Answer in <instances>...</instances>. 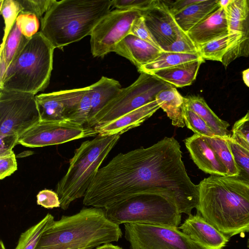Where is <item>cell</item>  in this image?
I'll return each mask as SVG.
<instances>
[{"mask_svg": "<svg viewBox=\"0 0 249 249\" xmlns=\"http://www.w3.org/2000/svg\"><path fill=\"white\" fill-rule=\"evenodd\" d=\"M145 193L172 198L180 213L198 209L199 186L186 170L179 142L164 137L152 145L120 153L100 168L83 198L86 206L105 209L130 196Z\"/></svg>", "mask_w": 249, "mask_h": 249, "instance_id": "obj_1", "label": "cell"}, {"mask_svg": "<svg viewBox=\"0 0 249 249\" xmlns=\"http://www.w3.org/2000/svg\"><path fill=\"white\" fill-rule=\"evenodd\" d=\"M197 213L229 237L249 232V185L231 176L211 175L198 184Z\"/></svg>", "mask_w": 249, "mask_h": 249, "instance_id": "obj_2", "label": "cell"}, {"mask_svg": "<svg viewBox=\"0 0 249 249\" xmlns=\"http://www.w3.org/2000/svg\"><path fill=\"white\" fill-rule=\"evenodd\" d=\"M122 235L119 225L107 218L104 209L92 207L54 220L36 249H93L117 242Z\"/></svg>", "mask_w": 249, "mask_h": 249, "instance_id": "obj_3", "label": "cell"}, {"mask_svg": "<svg viewBox=\"0 0 249 249\" xmlns=\"http://www.w3.org/2000/svg\"><path fill=\"white\" fill-rule=\"evenodd\" d=\"M111 7V0H55L40 20V32L54 49H62L90 36Z\"/></svg>", "mask_w": 249, "mask_h": 249, "instance_id": "obj_4", "label": "cell"}, {"mask_svg": "<svg viewBox=\"0 0 249 249\" xmlns=\"http://www.w3.org/2000/svg\"><path fill=\"white\" fill-rule=\"evenodd\" d=\"M54 48L39 31L7 67L0 89L36 95L49 84Z\"/></svg>", "mask_w": 249, "mask_h": 249, "instance_id": "obj_5", "label": "cell"}, {"mask_svg": "<svg viewBox=\"0 0 249 249\" xmlns=\"http://www.w3.org/2000/svg\"><path fill=\"white\" fill-rule=\"evenodd\" d=\"M120 136L97 135L91 140L84 142L75 149L66 174L56 185L55 192L61 209L66 210L72 201L84 196L102 162Z\"/></svg>", "mask_w": 249, "mask_h": 249, "instance_id": "obj_6", "label": "cell"}, {"mask_svg": "<svg viewBox=\"0 0 249 249\" xmlns=\"http://www.w3.org/2000/svg\"><path fill=\"white\" fill-rule=\"evenodd\" d=\"M107 218L117 225L135 223L178 228L179 213L175 200L164 195H134L104 209Z\"/></svg>", "mask_w": 249, "mask_h": 249, "instance_id": "obj_7", "label": "cell"}, {"mask_svg": "<svg viewBox=\"0 0 249 249\" xmlns=\"http://www.w3.org/2000/svg\"><path fill=\"white\" fill-rule=\"evenodd\" d=\"M174 87L153 75L140 72L137 80L120 93L95 116L90 127L101 125L156 100L161 90Z\"/></svg>", "mask_w": 249, "mask_h": 249, "instance_id": "obj_8", "label": "cell"}, {"mask_svg": "<svg viewBox=\"0 0 249 249\" xmlns=\"http://www.w3.org/2000/svg\"><path fill=\"white\" fill-rule=\"evenodd\" d=\"M32 93L0 89V136L19 138L41 121Z\"/></svg>", "mask_w": 249, "mask_h": 249, "instance_id": "obj_9", "label": "cell"}, {"mask_svg": "<svg viewBox=\"0 0 249 249\" xmlns=\"http://www.w3.org/2000/svg\"><path fill=\"white\" fill-rule=\"evenodd\" d=\"M130 249H203L178 228L125 223Z\"/></svg>", "mask_w": 249, "mask_h": 249, "instance_id": "obj_10", "label": "cell"}, {"mask_svg": "<svg viewBox=\"0 0 249 249\" xmlns=\"http://www.w3.org/2000/svg\"><path fill=\"white\" fill-rule=\"evenodd\" d=\"M97 135L94 128L69 120L40 121L19 138L18 144L30 148L41 147Z\"/></svg>", "mask_w": 249, "mask_h": 249, "instance_id": "obj_11", "label": "cell"}, {"mask_svg": "<svg viewBox=\"0 0 249 249\" xmlns=\"http://www.w3.org/2000/svg\"><path fill=\"white\" fill-rule=\"evenodd\" d=\"M141 15L137 10L110 11L97 24L90 35V50L93 57H104L113 52L126 36L134 20Z\"/></svg>", "mask_w": 249, "mask_h": 249, "instance_id": "obj_12", "label": "cell"}, {"mask_svg": "<svg viewBox=\"0 0 249 249\" xmlns=\"http://www.w3.org/2000/svg\"><path fill=\"white\" fill-rule=\"evenodd\" d=\"M225 11L228 47L222 63L226 68L236 59L249 55V0H231Z\"/></svg>", "mask_w": 249, "mask_h": 249, "instance_id": "obj_13", "label": "cell"}, {"mask_svg": "<svg viewBox=\"0 0 249 249\" xmlns=\"http://www.w3.org/2000/svg\"><path fill=\"white\" fill-rule=\"evenodd\" d=\"M140 11L147 29L162 51L183 32L162 0H155L148 8Z\"/></svg>", "mask_w": 249, "mask_h": 249, "instance_id": "obj_14", "label": "cell"}, {"mask_svg": "<svg viewBox=\"0 0 249 249\" xmlns=\"http://www.w3.org/2000/svg\"><path fill=\"white\" fill-rule=\"evenodd\" d=\"M178 229L203 249H222L230 238L207 222L198 213L189 215Z\"/></svg>", "mask_w": 249, "mask_h": 249, "instance_id": "obj_15", "label": "cell"}, {"mask_svg": "<svg viewBox=\"0 0 249 249\" xmlns=\"http://www.w3.org/2000/svg\"><path fill=\"white\" fill-rule=\"evenodd\" d=\"M184 142L192 159L200 170L211 175L227 176L225 167L205 137L194 134Z\"/></svg>", "mask_w": 249, "mask_h": 249, "instance_id": "obj_16", "label": "cell"}, {"mask_svg": "<svg viewBox=\"0 0 249 249\" xmlns=\"http://www.w3.org/2000/svg\"><path fill=\"white\" fill-rule=\"evenodd\" d=\"M160 108L159 105L155 100L94 128L98 132V135L101 136L122 135L140 125Z\"/></svg>", "mask_w": 249, "mask_h": 249, "instance_id": "obj_17", "label": "cell"}, {"mask_svg": "<svg viewBox=\"0 0 249 249\" xmlns=\"http://www.w3.org/2000/svg\"><path fill=\"white\" fill-rule=\"evenodd\" d=\"M162 52L160 48L131 35L123 38L113 51L129 60L137 69L154 61Z\"/></svg>", "mask_w": 249, "mask_h": 249, "instance_id": "obj_18", "label": "cell"}, {"mask_svg": "<svg viewBox=\"0 0 249 249\" xmlns=\"http://www.w3.org/2000/svg\"><path fill=\"white\" fill-rule=\"evenodd\" d=\"M187 34L197 47L228 34L225 9L218 7L192 28Z\"/></svg>", "mask_w": 249, "mask_h": 249, "instance_id": "obj_19", "label": "cell"}, {"mask_svg": "<svg viewBox=\"0 0 249 249\" xmlns=\"http://www.w3.org/2000/svg\"><path fill=\"white\" fill-rule=\"evenodd\" d=\"M91 109L87 126L90 127L95 116L121 91L120 82L113 78L102 76L90 85Z\"/></svg>", "mask_w": 249, "mask_h": 249, "instance_id": "obj_20", "label": "cell"}, {"mask_svg": "<svg viewBox=\"0 0 249 249\" xmlns=\"http://www.w3.org/2000/svg\"><path fill=\"white\" fill-rule=\"evenodd\" d=\"M204 62L201 59L186 62L150 74L174 87H184L191 85L196 80L200 66Z\"/></svg>", "mask_w": 249, "mask_h": 249, "instance_id": "obj_21", "label": "cell"}, {"mask_svg": "<svg viewBox=\"0 0 249 249\" xmlns=\"http://www.w3.org/2000/svg\"><path fill=\"white\" fill-rule=\"evenodd\" d=\"M184 100L185 105L200 116L216 136L226 139L231 137V131L228 129L229 124L220 119L202 97L190 95L184 97Z\"/></svg>", "mask_w": 249, "mask_h": 249, "instance_id": "obj_22", "label": "cell"}, {"mask_svg": "<svg viewBox=\"0 0 249 249\" xmlns=\"http://www.w3.org/2000/svg\"><path fill=\"white\" fill-rule=\"evenodd\" d=\"M219 7L218 0H198L174 17L180 29L187 34Z\"/></svg>", "mask_w": 249, "mask_h": 249, "instance_id": "obj_23", "label": "cell"}, {"mask_svg": "<svg viewBox=\"0 0 249 249\" xmlns=\"http://www.w3.org/2000/svg\"><path fill=\"white\" fill-rule=\"evenodd\" d=\"M160 108L166 113L174 126L184 127V97L174 87L160 91L156 96Z\"/></svg>", "mask_w": 249, "mask_h": 249, "instance_id": "obj_24", "label": "cell"}, {"mask_svg": "<svg viewBox=\"0 0 249 249\" xmlns=\"http://www.w3.org/2000/svg\"><path fill=\"white\" fill-rule=\"evenodd\" d=\"M42 121L67 120L65 108L59 91L36 95Z\"/></svg>", "mask_w": 249, "mask_h": 249, "instance_id": "obj_25", "label": "cell"}, {"mask_svg": "<svg viewBox=\"0 0 249 249\" xmlns=\"http://www.w3.org/2000/svg\"><path fill=\"white\" fill-rule=\"evenodd\" d=\"M201 59L198 53H180L162 51L156 59L138 69V71L150 73L155 71Z\"/></svg>", "mask_w": 249, "mask_h": 249, "instance_id": "obj_26", "label": "cell"}, {"mask_svg": "<svg viewBox=\"0 0 249 249\" xmlns=\"http://www.w3.org/2000/svg\"><path fill=\"white\" fill-rule=\"evenodd\" d=\"M205 138L216 153L227 170V176L234 177L238 174L228 139L218 136Z\"/></svg>", "mask_w": 249, "mask_h": 249, "instance_id": "obj_27", "label": "cell"}, {"mask_svg": "<svg viewBox=\"0 0 249 249\" xmlns=\"http://www.w3.org/2000/svg\"><path fill=\"white\" fill-rule=\"evenodd\" d=\"M53 221V216L48 213L36 224L21 233L15 249H36L43 233Z\"/></svg>", "mask_w": 249, "mask_h": 249, "instance_id": "obj_28", "label": "cell"}, {"mask_svg": "<svg viewBox=\"0 0 249 249\" xmlns=\"http://www.w3.org/2000/svg\"><path fill=\"white\" fill-rule=\"evenodd\" d=\"M28 40L21 34L15 23L0 49V55L3 57L7 67L21 51Z\"/></svg>", "mask_w": 249, "mask_h": 249, "instance_id": "obj_29", "label": "cell"}, {"mask_svg": "<svg viewBox=\"0 0 249 249\" xmlns=\"http://www.w3.org/2000/svg\"><path fill=\"white\" fill-rule=\"evenodd\" d=\"M228 140L238 171V175L233 177L249 185V149L231 137Z\"/></svg>", "mask_w": 249, "mask_h": 249, "instance_id": "obj_30", "label": "cell"}, {"mask_svg": "<svg viewBox=\"0 0 249 249\" xmlns=\"http://www.w3.org/2000/svg\"><path fill=\"white\" fill-rule=\"evenodd\" d=\"M200 57L205 60L222 63L228 47V34L208 41L198 47Z\"/></svg>", "mask_w": 249, "mask_h": 249, "instance_id": "obj_31", "label": "cell"}, {"mask_svg": "<svg viewBox=\"0 0 249 249\" xmlns=\"http://www.w3.org/2000/svg\"><path fill=\"white\" fill-rule=\"evenodd\" d=\"M0 2V14L4 19L5 23L1 47L4 45L18 15L21 12V8L18 0H1Z\"/></svg>", "mask_w": 249, "mask_h": 249, "instance_id": "obj_32", "label": "cell"}, {"mask_svg": "<svg viewBox=\"0 0 249 249\" xmlns=\"http://www.w3.org/2000/svg\"><path fill=\"white\" fill-rule=\"evenodd\" d=\"M184 120L185 125L195 134L206 137L216 136L204 121L185 105L184 108Z\"/></svg>", "mask_w": 249, "mask_h": 249, "instance_id": "obj_33", "label": "cell"}, {"mask_svg": "<svg viewBox=\"0 0 249 249\" xmlns=\"http://www.w3.org/2000/svg\"><path fill=\"white\" fill-rule=\"evenodd\" d=\"M15 23L21 34L28 39L39 32V18L33 13L20 12Z\"/></svg>", "mask_w": 249, "mask_h": 249, "instance_id": "obj_34", "label": "cell"}, {"mask_svg": "<svg viewBox=\"0 0 249 249\" xmlns=\"http://www.w3.org/2000/svg\"><path fill=\"white\" fill-rule=\"evenodd\" d=\"M162 51L180 53L199 54L196 45L184 32L174 42L165 47Z\"/></svg>", "mask_w": 249, "mask_h": 249, "instance_id": "obj_35", "label": "cell"}, {"mask_svg": "<svg viewBox=\"0 0 249 249\" xmlns=\"http://www.w3.org/2000/svg\"><path fill=\"white\" fill-rule=\"evenodd\" d=\"M18 1L21 8V12L33 13L41 20L55 0H18Z\"/></svg>", "mask_w": 249, "mask_h": 249, "instance_id": "obj_36", "label": "cell"}, {"mask_svg": "<svg viewBox=\"0 0 249 249\" xmlns=\"http://www.w3.org/2000/svg\"><path fill=\"white\" fill-rule=\"evenodd\" d=\"M86 88V90L81 98L77 109L69 120V121L85 126H87L91 109L89 87L88 86Z\"/></svg>", "mask_w": 249, "mask_h": 249, "instance_id": "obj_37", "label": "cell"}, {"mask_svg": "<svg viewBox=\"0 0 249 249\" xmlns=\"http://www.w3.org/2000/svg\"><path fill=\"white\" fill-rule=\"evenodd\" d=\"M18 169L16 155L13 150L0 154V178L3 179L13 174Z\"/></svg>", "mask_w": 249, "mask_h": 249, "instance_id": "obj_38", "label": "cell"}, {"mask_svg": "<svg viewBox=\"0 0 249 249\" xmlns=\"http://www.w3.org/2000/svg\"><path fill=\"white\" fill-rule=\"evenodd\" d=\"M128 35L134 36L160 48L147 29L142 15L137 18L134 20Z\"/></svg>", "mask_w": 249, "mask_h": 249, "instance_id": "obj_39", "label": "cell"}, {"mask_svg": "<svg viewBox=\"0 0 249 249\" xmlns=\"http://www.w3.org/2000/svg\"><path fill=\"white\" fill-rule=\"evenodd\" d=\"M155 0H112V6L122 10L142 11L148 8Z\"/></svg>", "mask_w": 249, "mask_h": 249, "instance_id": "obj_40", "label": "cell"}, {"mask_svg": "<svg viewBox=\"0 0 249 249\" xmlns=\"http://www.w3.org/2000/svg\"><path fill=\"white\" fill-rule=\"evenodd\" d=\"M37 204L47 209L60 207V200L57 193L52 190L44 189L40 191L36 196Z\"/></svg>", "mask_w": 249, "mask_h": 249, "instance_id": "obj_41", "label": "cell"}, {"mask_svg": "<svg viewBox=\"0 0 249 249\" xmlns=\"http://www.w3.org/2000/svg\"><path fill=\"white\" fill-rule=\"evenodd\" d=\"M162 0L173 16L177 15L189 5L198 1V0Z\"/></svg>", "mask_w": 249, "mask_h": 249, "instance_id": "obj_42", "label": "cell"}, {"mask_svg": "<svg viewBox=\"0 0 249 249\" xmlns=\"http://www.w3.org/2000/svg\"><path fill=\"white\" fill-rule=\"evenodd\" d=\"M231 138L237 142L249 149V131L233 125L231 129Z\"/></svg>", "mask_w": 249, "mask_h": 249, "instance_id": "obj_43", "label": "cell"}, {"mask_svg": "<svg viewBox=\"0 0 249 249\" xmlns=\"http://www.w3.org/2000/svg\"><path fill=\"white\" fill-rule=\"evenodd\" d=\"M234 124L249 131V111L243 117L236 121Z\"/></svg>", "mask_w": 249, "mask_h": 249, "instance_id": "obj_44", "label": "cell"}, {"mask_svg": "<svg viewBox=\"0 0 249 249\" xmlns=\"http://www.w3.org/2000/svg\"><path fill=\"white\" fill-rule=\"evenodd\" d=\"M7 68L3 57L0 55V81L3 78Z\"/></svg>", "mask_w": 249, "mask_h": 249, "instance_id": "obj_45", "label": "cell"}, {"mask_svg": "<svg viewBox=\"0 0 249 249\" xmlns=\"http://www.w3.org/2000/svg\"><path fill=\"white\" fill-rule=\"evenodd\" d=\"M242 76L244 83L249 88V68L242 72Z\"/></svg>", "mask_w": 249, "mask_h": 249, "instance_id": "obj_46", "label": "cell"}, {"mask_svg": "<svg viewBox=\"0 0 249 249\" xmlns=\"http://www.w3.org/2000/svg\"><path fill=\"white\" fill-rule=\"evenodd\" d=\"M96 249H123L121 247L115 246L111 244H104L102 246L98 247Z\"/></svg>", "mask_w": 249, "mask_h": 249, "instance_id": "obj_47", "label": "cell"}, {"mask_svg": "<svg viewBox=\"0 0 249 249\" xmlns=\"http://www.w3.org/2000/svg\"><path fill=\"white\" fill-rule=\"evenodd\" d=\"M231 0H219V5L220 7L225 9L228 6Z\"/></svg>", "mask_w": 249, "mask_h": 249, "instance_id": "obj_48", "label": "cell"}, {"mask_svg": "<svg viewBox=\"0 0 249 249\" xmlns=\"http://www.w3.org/2000/svg\"><path fill=\"white\" fill-rule=\"evenodd\" d=\"M0 249H6L4 244L2 240L0 241Z\"/></svg>", "mask_w": 249, "mask_h": 249, "instance_id": "obj_49", "label": "cell"}, {"mask_svg": "<svg viewBox=\"0 0 249 249\" xmlns=\"http://www.w3.org/2000/svg\"><path fill=\"white\" fill-rule=\"evenodd\" d=\"M247 247H248V248H249V238L248 239V242H247Z\"/></svg>", "mask_w": 249, "mask_h": 249, "instance_id": "obj_50", "label": "cell"}]
</instances>
